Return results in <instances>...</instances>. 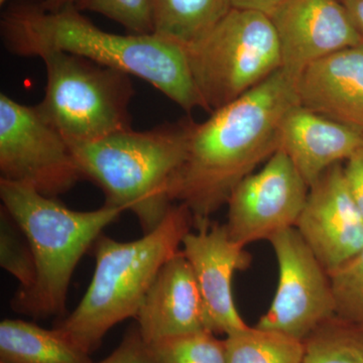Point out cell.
<instances>
[{"label": "cell", "instance_id": "1", "mask_svg": "<svg viewBox=\"0 0 363 363\" xmlns=\"http://www.w3.org/2000/svg\"><path fill=\"white\" fill-rule=\"evenodd\" d=\"M297 104L296 82L279 69L204 123L193 124L171 198L188 208L196 230L209 226L236 186L279 150L284 118Z\"/></svg>", "mask_w": 363, "mask_h": 363}, {"label": "cell", "instance_id": "2", "mask_svg": "<svg viewBox=\"0 0 363 363\" xmlns=\"http://www.w3.org/2000/svg\"><path fill=\"white\" fill-rule=\"evenodd\" d=\"M0 28L4 45L16 56L71 52L142 79L187 113L203 109L187 48L157 33L106 32L76 6L51 13L42 0H14L2 14Z\"/></svg>", "mask_w": 363, "mask_h": 363}, {"label": "cell", "instance_id": "3", "mask_svg": "<svg viewBox=\"0 0 363 363\" xmlns=\"http://www.w3.org/2000/svg\"><path fill=\"white\" fill-rule=\"evenodd\" d=\"M194 123L187 119L69 143L83 179L104 193V204L135 214L145 234L156 229L174 205L171 186L187 156Z\"/></svg>", "mask_w": 363, "mask_h": 363}, {"label": "cell", "instance_id": "4", "mask_svg": "<svg viewBox=\"0 0 363 363\" xmlns=\"http://www.w3.org/2000/svg\"><path fill=\"white\" fill-rule=\"evenodd\" d=\"M193 218L185 205H173L164 220L140 240L101 235L95 242V271L84 297L57 328L90 353L107 332L136 316L162 266L180 252Z\"/></svg>", "mask_w": 363, "mask_h": 363}, {"label": "cell", "instance_id": "5", "mask_svg": "<svg viewBox=\"0 0 363 363\" xmlns=\"http://www.w3.org/2000/svg\"><path fill=\"white\" fill-rule=\"evenodd\" d=\"M0 198L1 207L25 234L35 262V283L16 292L11 308L33 318L63 315L72 276L81 257L123 210L104 204L92 211H76L56 198L2 179Z\"/></svg>", "mask_w": 363, "mask_h": 363}, {"label": "cell", "instance_id": "6", "mask_svg": "<svg viewBox=\"0 0 363 363\" xmlns=\"http://www.w3.org/2000/svg\"><path fill=\"white\" fill-rule=\"evenodd\" d=\"M39 58L47 84L35 107L68 143L95 142L133 130L130 75L71 52H45Z\"/></svg>", "mask_w": 363, "mask_h": 363}, {"label": "cell", "instance_id": "7", "mask_svg": "<svg viewBox=\"0 0 363 363\" xmlns=\"http://www.w3.org/2000/svg\"><path fill=\"white\" fill-rule=\"evenodd\" d=\"M187 51L203 109L210 113L281 69L274 25L267 14L259 11L231 9Z\"/></svg>", "mask_w": 363, "mask_h": 363}, {"label": "cell", "instance_id": "8", "mask_svg": "<svg viewBox=\"0 0 363 363\" xmlns=\"http://www.w3.org/2000/svg\"><path fill=\"white\" fill-rule=\"evenodd\" d=\"M0 173L2 180L57 198L83 176L70 143L37 107L0 94Z\"/></svg>", "mask_w": 363, "mask_h": 363}, {"label": "cell", "instance_id": "9", "mask_svg": "<svg viewBox=\"0 0 363 363\" xmlns=\"http://www.w3.org/2000/svg\"><path fill=\"white\" fill-rule=\"evenodd\" d=\"M279 281L269 310L255 326L305 341L336 316L330 274L295 227L269 238Z\"/></svg>", "mask_w": 363, "mask_h": 363}, {"label": "cell", "instance_id": "10", "mask_svg": "<svg viewBox=\"0 0 363 363\" xmlns=\"http://www.w3.org/2000/svg\"><path fill=\"white\" fill-rule=\"evenodd\" d=\"M309 186L281 150L259 171L240 182L229 197L226 226L235 242L247 247L293 228L302 213Z\"/></svg>", "mask_w": 363, "mask_h": 363}, {"label": "cell", "instance_id": "11", "mask_svg": "<svg viewBox=\"0 0 363 363\" xmlns=\"http://www.w3.org/2000/svg\"><path fill=\"white\" fill-rule=\"evenodd\" d=\"M295 228L331 272L363 250V217L347 185L343 164L325 172L309 189Z\"/></svg>", "mask_w": 363, "mask_h": 363}, {"label": "cell", "instance_id": "12", "mask_svg": "<svg viewBox=\"0 0 363 363\" xmlns=\"http://www.w3.org/2000/svg\"><path fill=\"white\" fill-rule=\"evenodd\" d=\"M269 16L278 37L281 69L295 82L315 62L360 45L340 0H286Z\"/></svg>", "mask_w": 363, "mask_h": 363}, {"label": "cell", "instance_id": "13", "mask_svg": "<svg viewBox=\"0 0 363 363\" xmlns=\"http://www.w3.org/2000/svg\"><path fill=\"white\" fill-rule=\"evenodd\" d=\"M245 248L231 238L226 224L214 222L190 231L182 243V252L201 293L207 330L215 335H229L247 326L236 309L233 289L235 272L245 271L252 264Z\"/></svg>", "mask_w": 363, "mask_h": 363}, {"label": "cell", "instance_id": "14", "mask_svg": "<svg viewBox=\"0 0 363 363\" xmlns=\"http://www.w3.org/2000/svg\"><path fill=\"white\" fill-rule=\"evenodd\" d=\"M135 319L147 344L208 331L201 293L182 250L162 266Z\"/></svg>", "mask_w": 363, "mask_h": 363}, {"label": "cell", "instance_id": "15", "mask_svg": "<svg viewBox=\"0 0 363 363\" xmlns=\"http://www.w3.org/2000/svg\"><path fill=\"white\" fill-rule=\"evenodd\" d=\"M298 104L363 133V45L308 67L296 82Z\"/></svg>", "mask_w": 363, "mask_h": 363}, {"label": "cell", "instance_id": "16", "mask_svg": "<svg viewBox=\"0 0 363 363\" xmlns=\"http://www.w3.org/2000/svg\"><path fill=\"white\" fill-rule=\"evenodd\" d=\"M279 150L310 188L325 172L363 150V133L297 104L284 118Z\"/></svg>", "mask_w": 363, "mask_h": 363}, {"label": "cell", "instance_id": "17", "mask_svg": "<svg viewBox=\"0 0 363 363\" xmlns=\"http://www.w3.org/2000/svg\"><path fill=\"white\" fill-rule=\"evenodd\" d=\"M0 362L94 363L61 329L18 319L0 323Z\"/></svg>", "mask_w": 363, "mask_h": 363}, {"label": "cell", "instance_id": "18", "mask_svg": "<svg viewBox=\"0 0 363 363\" xmlns=\"http://www.w3.org/2000/svg\"><path fill=\"white\" fill-rule=\"evenodd\" d=\"M233 9L231 0H152L154 33L189 48Z\"/></svg>", "mask_w": 363, "mask_h": 363}, {"label": "cell", "instance_id": "19", "mask_svg": "<svg viewBox=\"0 0 363 363\" xmlns=\"http://www.w3.org/2000/svg\"><path fill=\"white\" fill-rule=\"evenodd\" d=\"M226 363H304V341L247 326L223 339Z\"/></svg>", "mask_w": 363, "mask_h": 363}, {"label": "cell", "instance_id": "20", "mask_svg": "<svg viewBox=\"0 0 363 363\" xmlns=\"http://www.w3.org/2000/svg\"><path fill=\"white\" fill-rule=\"evenodd\" d=\"M304 363H363V332L338 317L304 341Z\"/></svg>", "mask_w": 363, "mask_h": 363}, {"label": "cell", "instance_id": "21", "mask_svg": "<svg viewBox=\"0 0 363 363\" xmlns=\"http://www.w3.org/2000/svg\"><path fill=\"white\" fill-rule=\"evenodd\" d=\"M156 363H226L223 339L209 331L147 344Z\"/></svg>", "mask_w": 363, "mask_h": 363}, {"label": "cell", "instance_id": "22", "mask_svg": "<svg viewBox=\"0 0 363 363\" xmlns=\"http://www.w3.org/2000/svg\"><path fill=\"white\" fill-rule=\"evenodd\" d=\"M0 266L18 279V290H28L35 279V257L18 224L1 207L0 211Z\"/></svg>", "mask_w": 363, "mask_h": 363}, {"label": "cell", "instance_id": "23", "mask_svg": "<svg viewBox=\"0 0 363 363\" xmlns=\"http://www.w3.org/2000/svg\"><path fill=\"white\" fill-rule=\"evenodd\" d=\"M329 274L336 317L363 332V250Z\"/></svg>", "mask_w": 363, "mask_h": 363}, {"label": "cell", "instance_id": "24", "mask_svg": "<svg viewBox=\"0 0 363 363\" xmlns=\"http://www.w3.org/2000/svg\"><path fill=\"white\" fill-rule=\"evenodd\" d=\"M77 9L101 14L130 33H154L152 0H82Z\"/></svg>", "mask_w": 363, "mask_h": 363}, {"label": "cell", "instance_id": "25", "mask_svg": "<svg viewBox=\"0 0 363 363\" xmlns=\"http://www.w3.org/2000/svg\"><path fill=\"white\" fill-rule=\"evenodd\" d=\"M96 363H156L149 345L143 340L138 326L126 332L121 344L111 355Z\"/></svg>", "mask_w": 363, "mask_h": 363}, {"label": "cell", "instance_id": "26", "mask_svg": "<svg viewBox=\"0 0 363 363\" xmlns=\"http://www.w3.org/2000/svg\"><path fill=\"white\" fill-rule=\"evenodd\" d=\"M343 169L351 195L363 217V150L348 159Z\"/></svg>", "mask_w": 363, "mask_h": 363}, {"label": "cell", "instance_id": "27", "mask_svg": "<svg viewBox=\"0 0 363 363\" xmlns=\"http://www.w3.org/2000/svg\"><path fill=\"white\" fill-rule=\"evenodd\" d=\"M284 1L286 0H231L233 9L259 11L267 16L274 13Z\"/></svg>", "mask_w": 363, "mask_h": 363}, {"label": "cell", "instance_id": "28", "mask_svg": "<svg viewBox=\"0 0 363 363\" xmlns=\"http://www.w3.org/2000/svg\"><path fill=\"white\" fill-rule=\"evenodd\" d=\"M363 45V0H340Z\"/></svg>", "mask_w": 363, "mask_h": 363}, {"label": "cell", "instance_id": "29", "mask_svg": "<svg viewBox=\"0 0 363 363\" xmlns=\"http://www.w3.org/2000/svg\"><path fill=\"white\" fill-rule=\"evenodd\" d=\"M82 0H42L45 11L56 13L69 6L78 7Z\"/></svg>", "mask_w": 363, "mask_h": 363}, {"label": "cell", "instance_id": "30", "mask_svg": "<svg viewBox=\"0 0 363 363\" xmlns=\"http://www.w3.org/2000/svg\"><path fill=\"white\" fill-rule=\"evenodd\" d=\"M7 1H9V0H0V4H1V6H4Z\"/></svg>", "mask_w": 363, "mask_h": 363}, {"label": "cell", "instance_id": "31", "mask_svg": "<svg viewBox=\"0 0 363 363\" xmlns=\"http://www.w3.org/2000/svg\"><path fill=\"white\" fill-rule=\"evenodd\" d=\"M0 363H4V362H0Z\"/></svg>", "mask_w": 363, "mask_h": 363}]
</instances>
